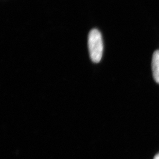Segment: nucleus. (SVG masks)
I'll use <instances>...</instances> for the list:
<instances>
[{"instance_id": "f257e3e1", "label": "nucleus", "mask_w": 159, "mask_h": 159, "mask_svg": "<svg viewBox=\"0 0 159 159\" xmlns=\"http://www.w3.org/2000/svg\"><path fill=\"white\" fill-rule=\"evenodd\" d=\"M88 47L90 58L95 63H98L102 58L103 41L101 32L97 29L91 30L88 36Z\"/></svg>"}, {"instance_id": "f03ea898", "label": "nucleus", "mask_w": 159, "mask_h": 159, "mask_svg": "<svg viewBox=\"0 0 159 159\" xmlns=\"http://www.w3.org/2000/svg\"><path fill=\"white\" fill-rule=\"evenodd\" d=\"M152 71L154 80L159 84V50L153 53L152 59Z\"/></svg>"}, {"instance_id": "7ed1b4c3", "label": "nucleus", "mask_w": 159, "mask_h": 159, "mask_svg": "<svg viewBox=\"0 0 159 159\" xmlns=\"http://www.w3.org/2000/svg\"><path fill=\"white\" fill-rule=\"evenodd\" d=\"M153 159H159V153L155 156Z\"/></svg>"}]
</instances>
